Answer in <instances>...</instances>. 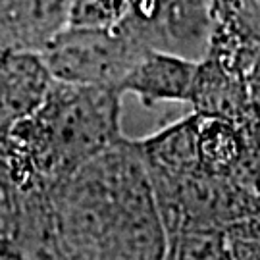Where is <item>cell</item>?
<instances>
[{
  "mask_svg": "<svg viewBox=\"0 0 260 260\" xmlns=\"http://www.w3.org/2000/svg\"><path fill=\"white\" fill-rule=\"evenodd\" d=\"M121 135V93L52 79L47 96L0 137V195L50 187Z\"/></svg>",
  "mask_w": 260,
  "mask_h": 260,
  "instance_id": "cell-1",
  "label": "cell"
},
{
  "mask_svg": "<svg viewBox=\"0 0 260 260\" xmlns=\"http://www.w3.org/2000/svg\"><path fill=\"white\" fill-rule=\"evenodd\" d=\"M52 203L62 258H118L160 222L147 166L125 137L54 183Z\"/></svg>",
  "mask_w": 260,
  "mask_h": 260,
  "instance_id": "cell-2",
  "label": "cell"
},
{
  "mask_svg": "<svg viewBox=\"0 0 260 260\" xmlns=\"http://www.w3.org/2000/svg\"><path fill=\"white\" fill-rule=\"evenodd\" d=\"M149 47L139 31L121 19L110 27H64L39 54L52 79L118 89Z\"/></svg>",
  "mask_w": 260,
  "mask_h": 260,
  "instance_id": "cell-3",
  "label": "cell"
},
{
  "mask_svg": "<svg viewBox=\"0 0 260 260\" xmlns=\"http://www.w3.org/2000/svg\"><path fill=\"white\" fill-rule=\"evenodd\" d=\"M199 60L172 50L149 47L133 62L118 85L121 94H135L145 106L191 103Z\"/></svg>",
  "mask_w": 260,
  "mask_h": 260,
  "instance_id": "cell-4",
  "label": "cell"
},
{
  "mask_svg": "<svg viewBox=\"0 0 260 260\" xmlns=\"http://www.w3.org/2000/svg\"><path fill=\"white\" fill-rule=\"evenodd\" d=\"M50 83L52 75L39 52H0V137L37 110Z\"/></svg>",
  "mask_w": 260,
  "mask_h": 260,
  "instance_id": "cell-5",
  "label": "cell"
},
{
  "mask_svg": "<svg viewBox=\"0 0 260 260\" xmlns=\"http://www.w3.org/2000/svg\"><path fill=\"white\" fill-rule=\"evenodd\" d=\"M72 0H0V50L41 52L68 23Z\"/></svg>",
  "mask_w": 260,
  "mask_h": 260,
  "instance_id": "cell-6",
  "label": "cell"
},
{
  "mask_svg": "<svg viewBox=\"0 0 260 260\" xmlns=\"http://www.w3.org/2000/svg\"><path fill=\"white\" fill-rule=\"evenodd\" d=\"M199 127L201 114L193 112L149 137L135 141L149 176L181 177L201 170Z\"/></svg>",
  "mask_w": 260,
  "mask_h": 260,
  "instance_id": "cell-7",
  "label": "cell"
},
{
  "mask_svg": "<svg viewBox=\"0 0 260 260\" xmlns=\"http://www.w3.org/2000/svg\"><path fill=\"white\" fill-rule=\"evenodd\" d=\"M191 104L201 116L220 118L237 125L249 118L251 99H247L239 77L223 70L212 56H206L205 60H199Z\"/></svg>",
  "mask_w": 260,
  "mask_h": 260,
  "instance_id": "cell-8",
  "label": "cell"
},
{
  "mask_svg": "<svg viewBox=\"0 0 260 260\" xmlns=\"http://www.w3.org/2000/svg\"><path fill=\"white\" fill-rule=\"evenodd\" d=\"M199 152L201 170L223 176L225 172H232L245 154L241 131L232 121L201 116Z\"/></svg>",
  "mask_w": 260,
  "mask_h": 260,
  "instance_id": "cell-9",
  "label": "cell"
},
{
  "mask_svg": "<svg viewBox=\"0 0 260 260\" xmlns=\"http://www.w3.org/2000/svg\"><path fill=\"white\" fill-rule=\"evenodd\" d=\"M133 0H72L66 27H110L129 14Z\"/></svg>",
  "mask_w": 260,
  "mask_h": 260,
  "instance_id": "cell-10",
  "label": "cell"
},
{
  "mask_svg": "<svg viewBox=\"0 0 260 260\" xmlns=\"http://www.w3.org/2000/svg\"><path fill=\"white\" fill-rule=\"evenodd\" d=\"M14 258H21L18 247L12 243L6 233L0 232V260H14Z\"/></svg>",
  "mask_w": 260,
  "mask_h": 260,
  "instance_id": "cell-11",
  "label": "cell"
},
{
  "mask_svg": "<svg viewBox=\"0 0 260 260\" xmlns=\"http://www.w3.org/2000/svg\"><path fill=\"white\" fill-rule=\"evenodd\" d=\"M0 52H2V50H0Z\"/></svg>",
  "mask_w": 260,
  "mask_h": 260,
  "instance_id": "cell-12",
  "label": "cell"
}]
</instances>
